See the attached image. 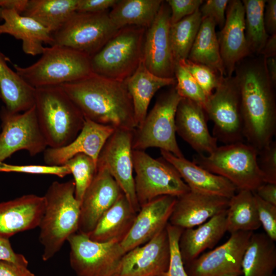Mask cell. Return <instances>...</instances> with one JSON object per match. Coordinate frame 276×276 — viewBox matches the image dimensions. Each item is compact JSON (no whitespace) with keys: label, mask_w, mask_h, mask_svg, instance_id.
I'll return each instance as SVG.
<instances>
[{"label":"cell","mask_w":276,"mask_h":276,"mask_svg":"<svg viewBox=\"0 0 276 276\" xmlns=\"http://www.w3.org/2000/svg\"><path fill=\"white\" fill-rule=\"evenodd\" d=\"M258 56L238 63L233 76L239 91L244 139L259 150L275 134L276 102L275 86L268 76L266 58Z\"/></svg>","instance_id":"1"},{"label":"cell","mask_w":276,"mask_h":276,"mask_svg":"<svg viewBox=\"0 0 276 276\" xmlns=\"http://www.w3.org/2000/svg\"><path fill=\"white\" fill-rule=\"evenodd\" d=\"M60 86L85 119L115 129L136 128L132 100L124 82L92 73Z\"/></svg>","instance_id":"2"},{"label":"cell","mask_w":276,"mask_h":276,"mask_svg":"<svg viewBox=\"0 0 276 276\" xmlns=\"http://www.w3.org/2000/svg\"><path fill=\"white\" fill-rule=\"evenodd\" d=\"M45 209L39 225L42 260L52 258L73 234L78 232L81 203L75 196L73 180L53 181L43 196Z\"/></svg>","instance_id":"3"},{"label":"cell","mask_w":276,"mask_h":276,"mask_svg":"<svg viewBox=\"0 0 276 276\" xmlns=\"http://www.w3.org/2000/svg\"><path fill=\"white\" fill-rule=\"evenodd\" d=\"M34 105L48 147L66 145L83 127V114L60 85L36 88Z\"/></svg>","instance_id":"4"},{"label":"cell","mask_w":276,"mask_h":276,"mask_svg":"<svg viewBox=\"0 0 276 276\" xmlns=\"http://www.w3.org/2000/svg\"><path fill=\"white\" fill-rule=\"evenodd\" d=\"M90 56L60 45L44 47L40 58L26 67L13 64L15 72L33 87L60 86L92 73Z\"/></svg>","instance_id":"5"},{"label":"cell","mask_w":276,"mask_h":276,"mask_svg":"<svg viewBox=\"0 0 276 276\" xmlns=\"http://www.w3.org/2000/svg\"><path fill=\"white\" fill-rule=\"evenodd\" d=\"M258 150L244 142L217 147L208 155L196 154L193 162L231 182L237 190L255 191L265 182L257 163Z\"/></svg>","instance_id":"6"},{"label":"cell","mask_w":276,"mask_h":276,"mask_svg":"<svg viewBox=\"0 0 276 276\" xmlns=\"http://www.w3.org/2000/svg\"><path fill=\"white\" fill-rule=\"evenodd\" d=\"M146 29L129 26L122 28L90 57L92 72L121 82L126 81L142 60Z\"/></svg>","instance_id":"7"},{"label":"cell","mask_w":276,"mask_h":276,"mask_svg":"<svg viewBox=\"0 0 276 276\" xmlns=\"http://www.w3.org/2000/svg\"><path fill=\"white\" fill-rule=\"evenodd\" d=\"M182 98L175 85L158 97L142 123L133 130V150L154 147L184 157L177 142L175 128L176 112Z\"/></svg>","instance_id":"8"},{"label":"cell","mask_w":276,"mask_h":276,"mask_svg":"<svg viewBox=\"0 0 276 276\" xmlns=\"http://www.w3.org/2000/svg\"><path fill=\"white\" fill-rule=\"evenodd\" d=\"M135 190L140 208L164 195L178 197L190 191L177 171L163 157L143 150L132 151Z\"/></svg>","instance_id":"9"},{"label":"cell","mask_w":276,"mask_h":276,"mask_svg":"<svg viewBox=\"0 0 276 276\" xmlns=\"http://www.w3.org/2000/svg\"><path fill=\"white\" fill-rule=\"evenodd\" d=\"M109 12H75L52 34L53 45L67 47L91 57L119 30L111 20Z\"/></svg>","instance_id":"10"},{"label":"cell","mask_w":276,"mask_h":276,"mask_svg":"<svg viewBox=\"0 0 276 276\" xmlns=\"http://www.w3.org/2000/svg\"><path fill=\"white\" fill-rule=\"evenodd\" d=\"M214 124L213 136L224 144L243 142L239 88L233 76L223 77L204 108Z\"/></svg>","instance_id":"11"},{"label":"cell","mask_w":276,"mask_h":276,"mask_svg":"<svg viewBox=\"0 0 276 276\" xmlns=\"http://www.w3.org/2000/svg\"><path fill=\"white\" fill-rule=\"evenodd\" d=\"M67 241L70 265L77 276H114L125 254L120 243L96 242L78 232Z\"/></svg>","instance_id":"12"},{"label":"cell","mask_w":276,"mask_h":276,"mask_svg":"<svg viewBox=\"0 0 276 276\" xmlns=\"http://www.w3.org/2000/svg\"><path fill=\"white\" fill-rule=\"evenodd\" d=\"M0 118V162L20 150H26L33 156L48 147L35 105L22 112H12L2 106Z\"/></svg>","instance_id":"13"},{"label":"cell","mask_w":276,"mask_h":276,"mask_svg":"<svg viewBox=\"0 0 276 276\" xmlns=\"http://www.w3.org/2000/svg\"><path fill=\"white\" fill-rule=\"evenodd\" d=\"M133 130L116 129L102 148L97 166L108 170L137 213L140 206L133 175Z\"/></svg>","instance_id":"14"},{"label":"cell","mask_w":276,"mask_h":276,"mask_svg":"<svg viewBox=\"0 0 276 276\" xmlns=\"http://www.w3.org/2000/svg\"><path fill=\"white\" fill-rule=\"evenodd\" d=\"M171 11L163 2L154 21L146 29L143 43L142 61L154 75L166 78H175L174 61L169 31Z\"/></svg>","instance_id":"15"},{"label":"cell","mask_w":276,"mask_h":276,"mask_svg":"<svg viewBox=\"0 0 276 276\" xmlns=\"http://www.w3.org/2000/svg\"><path fill=\"white\" fill-rule=\"evenodd\" d=\"M252 232H239L220 246L185 264L188 276H220L240 272L242 257Z\"/></svg>","instance_id":"16"},{"label":"cell","mask_w":276,"mask_h":276,"mask_svg":"<svg viewBox=\"0 0 276 276\" xmlns=\"http://www.w3.org/2000/svg\"><path fill=\"white\" fill-rule=\"evenodd\" d=\"M170 249L166 229L125 254L114 276H160L169 266Z\"/></svg>","instance_id":"17"},{"label":"cell","mask_w":276,"mask_h":276,"mask_svg":"<svg viewBox=\"0 0 276 276\" xmlns=\"http://www.w3.org/2000/svg\"><path fill=\"white\" fill-rule=\"evenodd\" d=\"M97 168V172L85 191L80 205L78 232L87 236L105 212L124 194L106 168Z\"/></svg>","instance_id":"18"},{"label":"cell","mask_w":276,"mask_h":276,"mask_svg":"<svg viewBox=\"0 0 276 276\" xmlns=\"http://www.w3.org/2000/svg\"><path fill=\"white\" fill-rule=\"evenodd\" d=\"M176 197H158L140 208L133 224L120 244L126 252L150 241L166 228Z\"/></svg>","instance_id":"19"},{"label":"cell","mask_w":276,"mask_h":276,"mask_svg":"<svg viewBox=\"0 0 276 276\" xmlns=\"http://www.w3.org/2000/svg\"><path fill=\"white\" fill-rule=\"evenodd\" d=\"M245 29V12L242 2L229 1L226 10L225 23L217 36L226 76H232L237 64L250 55Z\"/></svg>","instance_id":"20"},{"label":"cell","mask_w":276,"mask_h":276,"mask_svg":"<svg viewBox=\"0 0 276 276\" xmlns=\"http://www.w3.org/2000/svg\"><path fill=\"white\" fill-rule=\"evenodd\" d=\"M115 129L85 119L77 136L64 146L48 147L43 152V160L47 165L62 166L74 156L84 154L97 163L102 148Z\"/></svg>","instance_id":"21"},{"label":"cell","mask_w":276,"mask_h":276,"mask_svg":"<svg viewBox=\"0 0 276 276\" xmlns=\"http://www.w3.org/2000/svg\"><path fill=\"white\" fill-rule=\"evenodd\" d=\"M203 108L186 98L180 101L175 115L176 132L198 154H210L218 140L209 131Z\"/></svg>","instance_id":"22"},{"label":"cell","mask_w":276,"mask_h":276,"mask_svg":"<svg viewBox=\"0 0 276 276\" xmlns=\"http://www.w3.org/2000/svg\"><path fill=\"white\" fill-rule=\"evenodd\" d=\"M229 199L190 191L177 197L169 223L182 229L196 227L226 211Z\"/></svg>","instance_id":"23"},{"label":"cell","mask_w":276,"mask_h":276,"mask_svg":"<svg viewBox=\"0 0 276 276\" xmlns=\"http://www.w3.org/2000/svg\"><path fill=\"white\" fill-rule=\"evenodd\" d=\"M45 209L43 196L26 194L0 202V236H12L39 227Z\"/></svg>","instance_id":"24"},{"label":"cell","mask_w":276,"mask_h":276,"mask_svg":"<svg viewBox=\"0 0 276 276\" xmlns=\"http://www.w3.org/2000/svg\"><path fill=\"white\" fill-rule=\"evenodd\" d=\"M160 151L162 157L177 171L190 191L229 199L237 191L226 178L204 169L185 157H178L169 152Z\"/></svg>","instance_id":"25"},{"label":"cell","mask_w":276,"mask_h":276,"mask_svg":"<svg viewBox=\"0 0 276 276\" xmlns=\"http://www.w3.org/2000/svg\"><path fill=\"white\" fill-rule=\"evenodd\" d=\"M0 35L9 34L22 41L25 53L32 56L41 54L43 44H53L51 33L33 18L22 15L14 10L0 8Z\"/></svg>","instance_id":"26"},{"label":"cell","mask_w":276,"mask_h":276,"mask_svg":"<svg viewBox=\"0 0 276 276\" xmlns=\"http://www.w3.org/2000/svg\"><path fill=\"white\" fill-rule=\"evenodd\" d=\"M226 211L192 228L183 229L178 245L184 263L193 261L206 249L212 248L227 232Z\"/></svg>","instance_id":"27"},{"label":"cell","mask_w":276,"mask_h":276,"mask_svg":"<svg viewBox=\"0 0 276 276\" xmlns=\"http://www.w3.org/2000/svg\"><path fill=\"white\" fill-rule=\"evenodd\" d=\"M124 82L132 100L136 128L144 120L154 94L162 87L174 86L176 80L175 78H162L154 75L142 60L133 74Z\"/></svg>","instance_id":"28"},{"label":"cell","mask_w":276,"mask_h":276,"mask_svg":"<svg viewBox=\"0 0 276 276\" xmlns=\"http://www.w3.org/2000/svg\"><path fill=\"white\" fill-rule=\"evenodd\" d=\"M136 214L123 194L102 216L88 236L96 242L120 243L129 232Z\"/></svg>","instance_id":"29"},{"label":"cell","mask_w":276,"mask_h":276,"mask_svg":"<svg viewBox=\"0 0 276 276\" xmlns=\"http://www.w3.org/2000/svg\"><path fill=\"white\" fill-rule=\"evenodd\" d=\"M10 61L0 51V98L12 112H22L35 104V88L28 84L7 64Z\"/></svg>","instance_id":"30"},{"label":"cell","mask_w":276,"mask_h":276,"mask_svg":"<svg viewBox=\"0 0 276 276\" xmlns=\"http://www.w3.org/2000/svg\"><path fill=\"white\" fill-rule=\"evenodd\" d=\"M275 241L265 233H253L241 264L243 276H273L276 267Z\"/></svg>","instance_id":"31"},{"label":"cell","mask_w":276,"mask_h":276,"mask_svg":"<svg viewBox=\"0 0 276 276\" xmlns=\"http://www.w3.org/2000/svg\"><path fill=\"white\" fill-rule=\"evenodd\" d=\"M216 26L215 21L211 18L202 19L187 59L204 65L220 76L225 77L218 37L215 31Z\"/></svg>","instance_id":"32"},{"label":"cell","mask_w":276,"mask_h":276,"mask_svg":"<svg viewBox=\"0 0 276 276\" xmlns=\"http://www.w3.org/2000/svg\"><path fill=\"white\" fill-rule=\"evenodd\" d=\"M163 1L119 0L109 15L117 29L134 26L147 29L154 21Z\"/></svg>","instance_id":"33"},{"label":"cell","mask_w":276,"mask_h":276,"mask_svg":"<svg viewBox=\"0 0 276 276\" xmlns=\"http://www.w3.org/2000/svg\"><path fill=\"white\" fill-rule=\"evenodd\" d=\"M78 0H28L21 15L33 18L52 34L77 11Z\"/></svg>","instance_id":"34"},{"label":"cell","mask_w":276,"mask_h":276,"mask_svg":"<svg viewBox=\"0 0 276 276\" xmlns=\"http://www.w3.org/2000/svg\"><path fill=\"white\" fill-rule=\"evenodd\" d=\"M229 199L226 211L227 232L231 234L239 232H252L261 226L254 192L237 190Z\"/></svg>","instance_id":"35"},{"label":"cell","mask_w":276,"mask_h":276,"mask_svg":"<svg viewBox=\"0 0 276 276\" xmlns=\"http://www.w3.org/2000/svg\"><path fill=\"white\" fill-rule=\"evenodd\" d=\"M265 0H243L245 34L250 55H259L268 37L264 22Z\"/></svg>","instance_id":"36"},{"label":"cell","mask_w":276,"mask_h":276,"mask_svg":"<svg viewBox=\"0 0 276 276\" xmlns=\"http://www.w3.org/2000/svg\"><path fill=\"white\" fill-rule=\"evenodd\" d=\"M202 21L199 10L178 22L171 24L170 39L174 61L187 59Z\"/></svg>","instance_id":"37"},{"label":"cell","mask_w":276,"mask_h":276,"mask_svg":"<svg viewBox=\"0 0 276 276\" xmlns=\"http://www.w3.org/2000/svg\"><path fill=\"white\" fill-rule=\"evenodd\" d=\"M74 177L75 196L81 203L85 191L97 172V163L92 158L84 154H77L66 164Z\"/></svg>","instance_id":"38"},{"label":"cell","mask_w":276,"mask_h":276,"mask_svg":"<svg viewBox=\"0 0 276 276\" xmlns=\"http://www.w3.org/2000/svg\"><path fill=\"white\" fill-rule=\"evenodd\" d=\"M175 88L182 98L189 99L204 108L207 97L187 69L180 62L175 63Z\"/></svg>","instance_id":"39"},{"label":"cell","mask_w":276,"mask_h":276,"mask_svg":"<svg viewBox=\"0 0 276 276\" xmlns=\"http://www.w3.org/2000/svg\"><path fill=\"white\" fill-rule=\"evenodd\" d=\"M190 72L208 98L219 85L222 76L210 67L188 59L180 62Z\"/></svg>","instance_id":"40"},{"label":"cell","mask_w":276,"mask_h":276,"mask_svg":"<svg viewBox=\"0 0 276 276\" xmlns=\"http://www.w3.org/2000/svg\"><path fill=\"white\" fill-rule=\"evenodd\" d=\"M166 229L170 243V261L167 270L160 276H188L178 245L179 238L183 229L168 223Z\"/></svg>","instance_id":"41"},{"label":"cell","mask_w":276,"mask_h":276,"mask_svg":"<svg viewBox=\"0 0 276 276\" xmlns=\"http://www.w3.org/2000/svg\"><path fill=\"white\" fill-rule=\"evenodd\" d=\"M0 172H14L35 175H53L63 178L71 174L66 165H17L0 162Z\"/></svg>","instance_id":"42"},{"label":"cell","mask_w":276,"mask_h":276,"mask_svg":"<svg viewBox=\"0 0 276 276\" xmlns=\"http://www.w3.org/2000/svg\"><path fill=\"white\" fill-rule=\"evenodd\" d=\"M257 163L265 183L276 184V142L272 141L258 150Z\"/></svg>","instance_id":"43"},{"label":"cell","mask_w":276,"mask_h":276,"mask_svg":"<svg viewBox=\"0 0 276 276\" xmlns=\"http://www.w3.org/2000/svg\"><path fill=\"white\" fill-rule=\"evenodd\" d=\"M258 217L265 233L276 241V206L267 202L254 192Z\"/></svg>","instance_id":"44"},{"label":"cell","mask_w":276,"mask_h":276,"mask_svg":"<svg viewBox=\"0 0 276 276\" xmlns=\"http://www.w3.org/2000/svg\"><path fill=\"white\" fill-rule=\"evenodd\" d=\"M169 6L171 24L176 23L193 14L199 9L203 2L202 0H167Z\"/></svg>","instance_id":"45"},{"label":"cell","mask_w":276,"mask_h":276,"mask_svg":"<svg viewBox=\"0 0 276 276\" xmlns=\"http://www.w3.org/2000/svg\"><path fill=\"white\" fill-rule=\"evenodd\" d=\"M229 2L228 0H207L203 2L199 9L202 19L211 18L216 25L222 28L225 23L226 10Z\"/></svg>","instance_id":"46"},{"label":"cell","mask_w":276,"mask_h":276,"mask_svg":"<svg viewBox=\"0 0 276 276\" xmlns=\"http://www.w3.org/2000/svg\"><path fill=\"white\" fill-rule=\"evenodd\" d=\"M119 0H78L77 11L96 13L109 10Z\"/></svg>","instance_id":"47"},{"label":"cell","mask_w":276,"mask_h":276,"mask_svg":"<svg viewBox=\"0 0 276 276\" xmlns=\"http://www.w3.org/2000/svg\"><path fill=\"white\" fill-rule=\"evenodd\" d=\"M0 261L10 262L27 266L28 265V261L25 257L13 250L9 239L1 236Z\"/></svg>","instance_id":"48"},{"label":"cell","mask_w":276,"mask_h":276,"mask_svg":"<svg viewBox=\"0 0 276 276\" xmlns=\"http://www.w3.org/2000/svg\"><path fill=\"white\" fill-rule=\"evenodd\" d=\"M27 266L0 261V276H34Z\"/></svg>","instance_id":"49"},{"label":"cell","mask_w":276,"mask_h":276,"mask_svg":"<svg viewBox=\"0 0 276 276\" xmlns=\"http://www.w3.org/2000/svg\"><path fill=\"white\" fill-rule=\"evenodd\" d=\"M264 22L269 35L276 33V1H266L264 11Z\"/></svg>","instance_id":"50"},{"label":"cell","mask_w":276,"mask_h":276,"mask_svg":"<svg viewBox=\"0 0 276 276\" xmlns=\"http://www.w3.org/2000/svg\"><path fill=\"white\" fill-rule=\"evenodd\" d=\"M254 192L264 201L276 206V184L264 183Z\"/></svg>","instance_id":"51"},{"label":"cell","mask_w":276,"mask_h":276,"mask_svg":"<svg viewBox=\"0 0 276 276\" xmlns=\"http://www.w3.org/2000/svg\"><path fill=\"white\" fill-rule=\"evenodd\" d=\"M28 0H0V8L14 10L21 14L26 9Z\"/></svg>","instance_id":"52"},{"label":"cell","mask_w":276,"mask_h":276,"mask_svg":"<svg viewBox=\"0 0 276 276\" xmlns=\"http://www.w3.org/2000/svg\"><path fill=\"white\" fill-rule=\"evenodd\" d=\"M259 55L263 56L265 58L275 57L276 33L269 35V37Z\"/></svg>","instance_id":"53"},{"label":"cell","mask_w":276,"mask_h":276,"mask_svg":"<svg viewBox=\"0 0 276 276\" xmlns=\"http://www.w3.org/2000/svg\"><path fill=\"white\" fill-rule=\"evenodd\" d=\"M266 66L268 76L272 83L276 85V58H266Z\"/></svg>","instance_id":"54"},{"label":"cell","mask_w":276,"mask_h":276,"mask_svg":"<svg viewBox=\"0 0 276 276\" xmlns=\"http://www.w3.org/2000/svg\"><path fill=\"white\" fill-rule=\"evenodd\" d=\"M241 274H242L240 272H234L227 273L226 274L221 275L220 276H240Z\"/></svg>","instance_id":"55"},{"label":"cell","mask_w":276,"mask_h":276,"mask_svg":"<svg viewBox=\"0 0 276 276\" xmlns=\"http://www.w3.org/2000/svg\"><path fill=\"white\" fill-rule=\"evenodd\" d=\"M273 276H275L274 274Z\"/></svg>","instance_id":"56"},{"label":"cell","mask_w":276,"mask_h":276,"mask_svg":"<svg viewBox=\"0 0 276 276\" xmlns=\"http://www.w3.org/2000/svg\"><path fill=\"white\" fill-rule=\"evenodd\" d=\"M34 276H35V275H34Z\"/></svg>","instance_id":"57"},{"label":"cell","mask_w":276,"mask_h":276,"mask_svg":"<svg viewBox=\"0 0 276 276\" xmlns=\"http://www.w3.org/2000/svg\"><path fill=\"white\" fill-rule=\"evenodd\" d=\"M1 20L0 19V21H1Z\"/></svg>","instance_id":"58"}]
</instances>
